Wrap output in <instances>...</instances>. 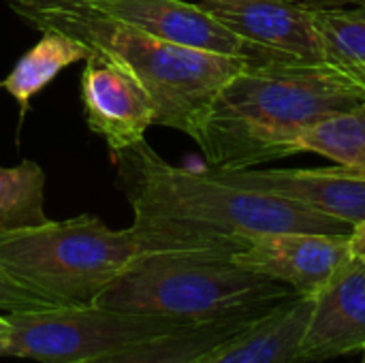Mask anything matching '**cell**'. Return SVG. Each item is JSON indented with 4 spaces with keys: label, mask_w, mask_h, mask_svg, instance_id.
Listing matches in <instances>:
<instances>
[{
    "label": "cell",
    "mask_w": 365,
    "mask_h": 363,
    "mask_svg": "<svg viewBox=\"0 0 365 363\" xmlns=\"http://www.w3.org/2000/svg\"><path fill=\"white\" fill-rule=\"evenodd\" d=\"M133 208L141 252L235 257L255 237L284 231L351 233V225L246 188L222 169H186L163 160L145 139L113 156Z\"/></svg>",
    "instance_id": "6da1fadb"
},
{
    "label": "cell",
    "mask_w": 365,
    "mask_h": 363,
    "mask_svg": "<svg viewBox=\"0 0 365 363\" xmlns=\"http://www.w3.org/2000/svg\"><path fill=\"white\" fill-rule=\"evenodd\" d=\"M365 103V90L327 64L250 60L216 94L197 143L207 167L252 169L293 156L297 135Z\"/></svg>",
    "instance_id": "7a4b0ae2"
},
{
    "label": "cell",
    "mask_w": 365,
    "mask_h": 363,
    "mask_svg": "<svg viewBox=\"0 0 365 363\" xmlns=\"http://www.w3.org/2000/svg\"><path fill=\"white\" fill-rule=\"evenodd\" d=\"M36 30L62 32L122 64L148 92L154 120L197 139L220 92L250 58L175 45L118 21L83 0H62L19 13Z\"/></svg>",
    "instance_id": "3957f363"
},
{
    "label": "cell",
    "mask_w": 365,
    "mask_h": 363,
    "mask_svg": "<svg viewBox=\"0 0 365 363\" xmlns=\"http://www.w3.org/2000/svg\"><path fill=\"white\" fill-rule=\"evenodd\" d=\"M297 293L267 276L210 252H141L101 293L96 306L205 323L269 310Z\"/></svg>",
    "instance_id": "277c9868"
},
{
    "label": "cell",
    "mask_w": 365,
    "mask_h": 363,
    "mask_svg": "<svg viewBox=\"0 0 365 363\" xmlns=\"http://www.w3.org/2000/svg\"><path fill=\"white\" fill-rule=\"evenodd\" d=\"M141 255L135 231L83 214L0 233V267L53 306H92Z\"/></svg>",
    "instance_id": "5b68a950"
},
{
    "label": "cell",
    "mask_w": 365,
    "mask_h": 363,
    "mask_svg": "<svg viewBox=\"0 0 365 363\" xmlns=\"http://www.w3.org/2000/svg\"><path fill=\"white\" fill-rule=\"evenodd\" d=\"M9 342L0 357L38 363H81L133 342L180 329L184 321L92 306H51L4 315Z\"/></svg>",
    "instance_id": "8992f818"
},
{
    "label": "cell",
    "mask_w": 365,
    "mask_h": 363,
    "mask_svg": "<svg viewBox=\"0 0 365 363\" xmlns=\"http://www.w3.org/2000/svg\"><path fill=\"white\" fill-rule=\"evenodd\" d=\"M252 49V60L327 64L308 6L284 0H203L197 2ZM329 66V64H327Z\"/></svg>",
    "instance_id": "52a82bcc"
},
{
    "label": "cell",
    "mask_w": 365,
    "mask_h": 363,
    "mask_svg": "<svg viewBox=\"0 0 365 363\" xmlns=\"http://www.w3.org/2000/svg\"><path fill=\"white\" fill-rule=\"evenodd\" d=\"M81 103L88 128L105 139L113 156L143 141L145 131L156 124L152 101L141 83L101 51H90L86 58Z\"/></svg>",
    "instance_id": "ba28073f"
},
{
    "label": "cell",
    "mask_w": 365,
    "mask_h": 363,
    "mask_svg": "<svg viewBox=\"0 0 365 363\" xmlns=\"http://www.w3.org/2000/svg\"><path fill=\"white\" fill-rule=\"evenodd\" d=\"M349 259V233L306 231L259 235L233 257L237 265L278 280L297 295H317Z\"/></svg>",
    "instance_id": "9c48e42d"
},
{
    "label": "cell",
    "mask_w": 365,
    "mask_h": 363,
    "mask_svg": "<svg viewBox=\"0 0 365 363\" xmlns=\"http://www.w3.org/2000/svg\"><path fill=\"white\" fill-rule=\"evenodd\" d=\"M240 186L291 201L338 218L351 227L365 220V173L349 167L327 169H222Z\"/></svg>",
    "instance_id": "30bf717a"
},
{
    "label": "cell",
    "mask_w": 365,
    "mask_h": 363,
    "mask_svg": "<svg viewBox=\"0 0 365 363\" xmlns=\"http://www.w3.org/2000/svg\"><path fill=\"white\" fill-rule=\"evenodd\" d=\"M351 353H365V263L353 257L314 295L299 357L325 363Z\"/></svg>",
    "instance_id": "8fae6325"
},
{
    "label": "cell",
    "mask_w": 365,
    "mask_h": 363,
    "mask_svg": "<svg viewBox=\"0 0 365 363\" xmlns=\"http://www.w3.org/2000/svg\"><path fill=\"white\" fill-rule=\"evenodd\" d=\"M96 11L156 39L205 51L244 56L252 49L197 2L184 0H83Z\"/></svg>",
    "instance_id": "7c38bea8"
},
{
    "label": "cell",
    "mask_w": 365,
    "mask_h": 363,
    "mask_svg": "<svg viewBox=\"0 0 365 363\" xmlns=\"http://www.w3.org/2000/svg\"><path fill=\"white\" fill-rule=\"evenodd\" d=\"M314 295H297L214 347L197 363H306L299 357Z\"/></svg>",
    "instance_id": "4fadbf2b"
},
{
    "label": "cell",
    "mask_w": 365,
    "mask_h": 363,
    "mask_svg": "<svg viewBox=\"0 0 365 363\" xmlns=\"http://www.w3.org/2000/svg\"><path fill=\"white\" fill-rule=\"evenodd\" d=\"M269 310H252L216 321L190 323L81 363H197L214 347L229 340Z\"/></svg>",
    "instance_id": "5bb4252c"
},
{
    "label": "cell",
    "mask_w": 365,
    "mask_h": 363,
    "mask_svg": "<svg viewBox=\"0 0 365 363\" xmlns=\"http://www.w3.org/2000/svg\"><path fill=\"white\" fill-rule=\"evenodd\" d=\"M90 51V47L62 32L45 30L41 41L15 62L11 73L0 81V88H4L19 103L21 111H26L30 101L43 92L60 75V71L86 60Z\"/></svg>",
    "instance_id": "9a60e30c"
},
{
    "label": "cell",
    "mask_w": 365,
    "mask_h": 363,
    "mask_svg": "<svg viewBox=\"0 0 365 363\" xmlns=\"http://www.w3.org/2000/svg\"><path fill=\"white\" fill-rule=\"evenodd\" d=\"M327 64L365 90V2L357 6H308Z\"/></svg>",
    "instance_id": "2e32d148"
},
{
    "label": "cell",
    "mask_w": 365,
    "mask_h": 363,
    "mask_svg": "<svg viewBox=\"0 0 365 363\" xmlns=\"http://www.w3.org/2000/svg\"><path fill=\"white\" fill-rule=\"evenodd\" d=\"M297 152H314L365 173V103L304 128L293 143V154Z\"/></svg>",
    "instance_id": "e0dca14e"
},
{
    "label": "cell",
    "mask_w": 365,
    "mask_h": 363,
    "mask_svg": "<svg viewBox=\"0 0 365 363\" xmlns=\"http://www.w3.org/2000/svg\"><path fill=\"white\" fill-rule=\"evenodd\" d=\"M45 173L34 160L0 167V233L45 225Z\"/></svg>",
    "instance_id": "ac0fdd59"
},
{
    "label": "cell",
    "mask_w": 365,
    "mask_h": 363,
    "mask_svg": "<svg viewBox=\"0 0 365 363\" xmlns=\"http://www.w3.org/2000/svg\"><path fill=\"white\" fill-rule=\"evenodd\" d=\"M45 297L32 293L30 289L15 282L2 267H0V315H13L24 310H43L51 308Z\"/></svg>",
    "instance_id": "d6986e66"
},
{
    "label": "cell",
    "mask_w": 365,
    "mask_h": 363,
    "mask_svg": "<svg viewBox=\"0 0 365 363\" xmlns=\"http://www.w3.org/2000/svg\"><path fill=\"white\" fill-rule=\"evenodd\" d=\"M349 248H351V257L359 259L365 263V220L359 225H355L349 233Z\"/></svg>",
    "instance_id": "ffe728a7"
},
{
    "label": "cell",
    "mask_w": 365,
    "mask_h": 363,
    "mask_svg": "<svg viewBox=\"0 0 365 363\" xmlns=\"http://www.w3.org/2000/svg\"><path fill=\"white\" fill-rule=\"evenodd\" d=\"M53 2H62V0H9L11 9L19 15L24 11H30V9H38V6H47V4H53Z\"/></svg>",
    "instance_id": "44dd1931"
},
{
    "label": "cell",
    "mask_w": 365,
    "mask_h": 363,
    "mask_svg": "<svg viewBox=\"0 0 365 363\" xmlns=\"http://www.w3.org/2000/svg\"><path fill=\"white\" fill-rule=\"evenodd\" d=\"M9 332H11L9 321H6L4 315H0V355H2V351H4V347L9 342Z\"/></svg>",
    "instance_id": "7402d4cb"
},
{
    "label": "cell",
    "mask_w": 365,
    "mask_h": 363,
    "mask_svg": "<svg viewBox=\"0 0 365 363\" xmlns=\"http://www.w3.org/2000/svg\"><path fill=\"white\" fill-rule=\"evenodd\" d=\"M197 2H203V0H197ZM284 2H299V0H284Z\"/></svg>",
    "instance_id": "603a6c76"
},
{
    "label": "cell",
    "mask_w": 365,
    "mask_h": 363,
    "mask_svg": "<svg viewBox=\"0 0 365 363\" xmlns=\"http://www.w3.org/2000/svg\"><path fill=\"white\" fill-rule=\"evenodd\" d=\"M361 363H365V355H364V359H361Z\"/></svg>",
    "instance_id": "cb8c5ba5"
}]
</instances>
